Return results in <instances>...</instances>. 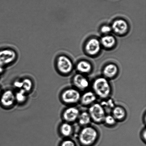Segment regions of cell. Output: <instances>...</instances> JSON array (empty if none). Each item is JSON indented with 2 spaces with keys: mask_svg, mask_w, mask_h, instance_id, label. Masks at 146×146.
I'll return each mask as SVG.
<instances>
[{
  "mask_svg": "<svg viewBox=\"0 0 146 146\" xmlns=\"http://www.w3.org/2000/svg\"><path fill=\"white\" fill-rule=\"evenodd\" d=\"M99 137L97 130L94 127L87 125L80 131L78 139L82 146H92L96 143Z\"/></svg>",
  "mask_w": 146,
  "mask_h": 146,
  "instance_id": "1",
  "label": "cell"
},
{
  "mask_svg": "<svg viewBox=\"0 0 146 146\" xmlns=\"http://www.w3.org/2000/svg\"><path fill=\"white\" fill-rule=\"evenodd\" d=\"M93 92L102 99H106L109 97L111 92V88L108 80L105 77H99L93 83Z\"/></svg>",
  "mask_w": 146,
  "mask_h": 146,
  "instance_id": "2",
  "label": "cell"
},
{
  "mask_svg": "<svg viewBox=\"0 0 146 146\" xmlns=\"http://www.w3.org/2000/svg\"><path fill=\"white\" fill-rule=\"evenodd\" d=\"M88 113L92 121L96 123L101 124L104 122L106 114L105 109L101 104L96 103L90 106Z\"/></svg>",
  "mask_w": 146,
  "mask_h": 146,
  "instance_id": "3",
  "label": "cell"
},
{
  "mask_svg": "<svg viewBox=\"0 0 146 146\" xmlns=\"http://www.w3.org/2000/svg\"><path fill=\"white\" fill-rule=\"evenodd\" d=\"M81 96V94L78 90L76 88H70L63 92L61 99L65 103L73 105L80 101Z\"/></svg>",
  "mask_w": 146,
  "mask_h": 146,
  "instance_id": "4",
  "label": "cell"
},
{
  "mask_svg": "<svg viewBox=\"0 0 146 146\" xmlns=\"http://www.w3.org/2000/svg\"><path fill=\"white\" fill-rule=\"evenodd\" d=\"M56 64L58 71L62 74H69L72 69V61L65 55H61L58 57L57 59Z\"/></svg>",
  "mask_w": 146,
  "mask_h": 146,
  "instance_id": "5",
  "label": "cell"
},
{
  "mask_svg": "<svg viewBox=\"0 0 146 146\" xmlns=\"http://www.w3.org/2000/svg\"><path fill=\"white\" fill-rule=\"evenodd\" d=\"M17 57V54L14 50L5 49L0 50V67L9 65L13 62Z\"/></svg>",
  "mask_w": 146,
  "mask_h": 146,
  "instance_id": "6",
  "label": "cell"
},
{
  "mask_svg": "<svg viewBox=\"0 0 146 146\" xmlns=\"http://www.w3.org/2000/svg\"><path fill=\"white\" fill-rule=\"evenodd\" d=\"M80 113L79 110L76 107H71L64 111L63 118L66 122L70 123L78 119Z\"/></svg>",
  "mask_w": 146,
  "mask_h": 146,
  "instance_id": "7",
  "label": "cell"
},
{
  "mask_svg": "<svg viewBox=\"0 0 146 146\" xmlns=\"http://www.w3.org/2000/svg\"><path fill=\"white\" fill-rule=\"evenodd\" d=\"M73 83L79 91H84L88 88L90 82L87 79L81 74H77L73 78Z\"/></svg>",
  "mask_w": 146,
  "mask_h": 146,
  "instance_id": "8",
  "label": "cell"
},
{
  "mask_svg": "<svg viewBox=\"0 0 146 146\" xmlns=\"http://www.w3.org/2000/svg\"><path fill=\"white\" fill-rule=\"evenodd\" d=\"M0 97L1 104L5 107L11 106L13 105L15 101V95L11 90L4 91Z\"/></svg>",
  "mask_w": 146,
  "mask_h": 146,
  "instance_id": "9",
  "label": "cell"
},
{
  "mask_svg": "<svg viewBox=\"0 0 146 146\" xmlns=\"http://www.w3.org/2000/svg\"><path fill=\"white\" fill-rule=\"evenodd\" d=\"M97 99V96L93 91H87L81 95L80 101L84 106H90L95 103Z\"/></svg>",
  "mask_w": 146,
  "mask_h": 146,
  "instance_id": "10",
  "label": "cell"
},
{
  "mask_svg": "<svg viewBox=\"0 0 146 146\" xmlns=\"http://www.w3.org/2000/svg\"><path fill=\"white\" fill-rule=\"evenodd\" d=\"M101 48L99 41L95 39H92L87 42L86 46L87 52L90 55H94L98 53Z\"/></svg>",
  "mask_w": 146,
  "mask_h": 146,
  "instance_id": "11",
  "label": "cell"
},
{
  "mask_svg": "<svg viewBox=\"0 0 146 146\" xmlns=\"http://www.w3.org/2000/svg\"><path fill=\"white\" fill-rule=\"evenodd\" d=\"M112 28L114 32L119 34L125 33L128 30V25L124 20L118 19L114 21Z\"/></svg>",
  "mask_w": 146,
  "mask_h": 146,
  "instance_id": "12",
  "label": "cell"
},
{
  "mask_svg": "<svg viewBox=\"0 0 146 146\" xmlns=\"http://www.w3.org/2000/svg\"><path fill=\"white\" fill-rule=\"evenodd\" d=\"M112 115L117 121H123L126 117V111L122 107L115 106L112 109Z\"/></svg>",
  "mask_w": 146,
  "mask_h": 146,
  "instance_id": "13",
  "label": "cell"
},
{
  "mask_svg": "<svg viewBox=\"0 0 146 146\" xmlns=\"http://www.w3.org/2000/svg\"><path fill=\"white\" fill-rule=\"evenodd\" d=\"M118 73V68L114 64H110L104 69L103 71L104 77L106 78H112L115 76Z\"/></svg>",
  "mask_w": 146,
  "mask_h": 146,
  "instance_id": "14",
  "label": "cell"
},
{
  "mask_svg": "<svg viewBox=\"0 0 146 146\" xmlns=\"http://www.w3.org/2000/svg\"><path fill=\"white\" fill-rule=\"evenodd\" d=\"M77 120L80 125L84 127L88 125L92 121L89 114L86 111L80 113Z\"/></svg>",
  "mask_w": 146,
  "mask_h": 146,
  "instance_id": "15",
  "label": "cell"
},
{
  "mask_svg": "<svg viewBox=\"0 0 146 146\" xmlns=\"http://www.w3.org/2000/svg\"><path fill=\"white\" fill-rule=\"evenodd\" d=\"M60 131L61 134L64 137H68L72 135L73 131L72 125L70 123L65 122L63 123L60 126Z\"/></svg>",
  "mask_w": 146,
  "mask_h": 146,
  "instance_id": "16",
  "label": "cell"
},
{
  "mask_svg": "<svg viewBox=\"0 0 146 146\" xmlns=\"http://www.w3.org/2000/svg\"><path fill=\"white\" fill-rule=\"evenodd\" d=\"M77 69L80 72L87 73L90 72L92 69V66L89 63L85 61H82L79 63L77 65Z\"/></svg>",
  "mask_w": 146,
  "mask_h": 146,
  "instance_id": "17",
  "label": "cell"
},
{
  "mask_svg": "<svg viewBox=\"0 0 146 146\" xmlns=\"http://www.w3.org/2000/svg\"><path fill=\"white\" fill-rule=\"evenodd\" d=\"M102 44L106 48H111L115 44V38L111 36H106L101 39Z\"/></svg>",
  "mask_w": 146,
  "mask_h": 146,
  "instance_id": "18",
  "label": "cell"
},
{
  "mask_svg": "<svg viewBox=\"0 0 146 146\" xmlns=\"http://www.w3.org/2000/svg\"><path fill=\"white\" fill-rule=\"evenodd\" d=\"M26 93L24 90L21 89L15 95V100L20 103L24 102L26 99L25 93Z\"/></svg>",
  "mask_w": 146,
  "mask_h": 146,
  "instance_id": "19",
  "label": "cell"
},
{
  "mask_svg": "<svg viewBox=\"0 0 146 146\" xmlns=\"http://www.w3.org/2000/svg\"><path fill=\"white\" fill-rule=\"evenodd\" d=\"M117 121L112 115H106L104 122L106 125L110 127L114 126L116 124Z\"/></svg>",
  "mask_w": 146,
  "mask_h": 146,
  "instance_id": "20",
  "label": "cell"
},
{
  "mask_svg": "<svg viewBox=\"0 0 146 146\" xmlns=\"http://www.w3.org/2000/svg\"><path fill=\"white\" fill-rule=\"evenodd\" d=\"M22 82V89L26 92L31 91L33 87V83L31 79L28 78L24 79Z\"/></svg>",
  "mask_w": 146,
  "mask_h": 146,
  "instance_id": "21",
  "label": "cell"
},
{
  "mask_svg": "<svg viewBox=\"0 0 146 146\" xmlns=\"http://www.w3.org/2000/svg\"><path fill=\"white\" fill-rule=\"evenodd\" d=\"M60 146H76L75 142L71 139L64 140L61 143Z\"/></svg>",
  "mask_w": 146,
  "mask_h": 146,
  "instance_id": "22",
  "label": "cell"
},
{
  "mask_svg": "<svg viewBox=\"0 0 146 146\" xmlns=\"http://www.w3.org/2000/svg\"><path fill=\"white\" fill-rule=\"evenodd\" d=\"M111 28L108 26L105 25L102 27L101 29L102 32L104 34H107L110 33L111 31Z\"/></svg>",
  "mask_w": 146,
  "mask_h": 146,
  "instance_id": "23",
  "label": "cell"
},
{
  "mask_svg": "<svg viewBox=\"0 0 146 146\" xmlns=\"http://www.w3.org/2000/svg\"><path fill=\"white\" fill-rule=\"evenodd\" d=\"M14 86L17 88L21 89L22 88V81H16L14 83Z\"/></svg>",
  "mask_w": 146,
  "mask_h": 146,
  "instance_id": "24",
  "label": "cell"
},
{
  "mask_svg": "<svg viewBox=\"0 0 146 146\" xmlns=\"http://www.w3.org/2000/svg\"><path fill=\"white\" fill-rule=\"evenodd\" d=\"M141 137H142L143 140L145 143L146 139V131L145 129L142 131V133H141Z\"/></svg>",
  "mask_w": 146,
  "mask_h": 146,
  "instance_id": "25",
  "label": "cell"
},
{
  "mask_svg": "<svg viewBox=\"0 0 146 146\" xmlns=\"http://www.w3.org/2000/svg\"><path fill=\"white\" fill-rule=\"evenodd\" d=\"M3 71V68L2 67H0V74Z\"/></svg>",
  "mask_w": 146,
  "mask_h": 146,
  "instance_id": "26",
  "label": "cell"
},
{
  "mask_svg": "<svg viewBox=\"0 0 146 146\" xmlns=\"http://www.w3.org/2000/svg\"><path fill=\"white\" fill-rule=\"evenodd\" d=\"M1 88H0V97H1Z\"/></svg>",
  "mask_w": 146,
  "mask_h": 146,
  "instance_id": "27",
  "label": "cell"
}]
</instances>
